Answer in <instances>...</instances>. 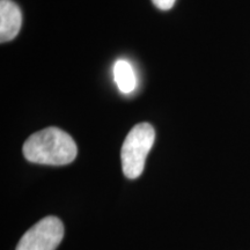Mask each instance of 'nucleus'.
Listing matches in <instances>:
<instances>
[{"label": "nucleus", "instance_id": "obj_1", "mask_svg": "<svg viewBox=\"0 0 250 250\" xmlns=\"http://www.w3.org/2000/svg\"><path fill=\"white\" fill-rule=\"evenodd\" d=\"M24 158L33 164L64 166L77 158V144L70 134L50 126L31 134L23 144Z\"/></svg>", "mask_w": 250, "mask_h": 250}, {"label": "nucleus", "instance_id": "obj_2", "mask_svg": "<svg viewBox=\"0 0 250 250\" xmlns=\"http://www.w3.org/2000/svg\"><path fill=\"white\" fill-rule=\"evenodd\" d=\"M155 140V131L148 123H139L131 129L121 151L122 169L127 179L139 177Z\"/></svg>", "mask_w": 250, "mask_h": 250}, {"label": "nucleus", "instance_id": "obj_3", "mask_svg": "<svg viewBox=\"0 0 250 250\" xmlns=\"http://www.w3.org/2000/svg\"><path fill=\"white\" fill-rule=\"evenodd\" d=\"M64 237V225L57 217H46L29 228L15 250H56Z\"/></svg>", "mask_w": 250, "mask_h": 250}, {"label": "nucleus", "instance_id": "obj_4", "mask_svg": "<svg viewBox=\"0 0 250 250\" xmlns=\"http://www.w3.org/2000/svg\"><path fill=\"white\" fill-rule=\"evenodd\" d=\"M22 24V13L12 0H0V42L5 43L18 36Z\"/></svg>", "mask_w": 250, "mask_h": 250}, {"label": "nucleus", "instance_id": "obj_5", "mask_svg": "<svg viewBox=\"0 0 250 250\" xmlns=\"http://www.w3.org/2000/svg\"><path fill=\"white\" fill-rule=\"evenodd\" d=\"M114 78L122 93H131L137 86V78L132 65L125 59H118L114 65Z\"/></svg>", "mask_w": 250, "mask_h": 250}, {"label": "nucleus", "instance_id": "obj_6", "mask_svg": "<svg viewBox=\"0 0 250 250\" xmlns=\"http://www.w3.org/2000/svg\"><path fill=\"white\" fill-rule=\"evenodd\" d=\"M175 1L176 0H152L153 5L161 11H168V9L173 8Z\"/></svg>", "mask_w": 250, "mask_h": 250}]
</instances>
